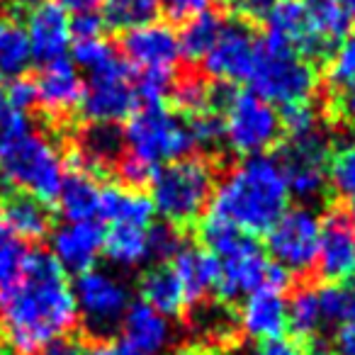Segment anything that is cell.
<instances>
[{
    "instance_id": "cell-31",
    "label": "cell",
    "mask_w": 355,
    "mask_h": 355,
    "mask_svg": "<svg viewBox=\"0 0 355 355\" xmlns=\"http://www.w3.org/2000/svg\"><path fill=\"white\" fill-rule=\"evenodd\" d=\"M103 20L112 30H137L151 25L161 15V0H100Z\"/></svg>"
},
{
    "instance_id": "cell-45",
    "label": "cell",
    "mask_w": 355,
    "mask_h": 355,
    "mask_svg": "<svg viewBox=\"0 0 355 355\" xmlns=\"http://www.w3.org/2000/svg\"><path fill=\"white\" fill-rule=\"evenodd\" d=\"M331 345H334V355H355V326H338L331 336Z\"/></svg>"
},
{
    "instance_id": "cell-34",
    "label": "cell",
    "mask_w": 355,
    "mask_h": 355,
    "mask_svg": "<svg viewBox=\"0 0 355 355\" xmlns=\"http://www.w3.org/2000/svg\"><path fill=\"white\" fill-rule=\"evenodd\" d=\"M27 248L17 236H12L3 222H0V292L15 285L20 277L22 266H25Z\"/></svg>"
},
{
    "instance_id": "cell-12",
    "label": "cell",
    "mask_w": 355,
    "mask_h": 355,
    "mask_svg": "<svg viewBox=\"0 0 355 355\" xmlns=\"http://www.w3.org/2000/svg\"><path fill=\"white\" fill-rule=\"evenodd\" d=\"M321 222L311 207H287L266 234V246L272 263L285 268L290 275L309 272L316 268Z\"/></svg>"
},
{
    "instance_id": "cell-11",
    "label": "cell",
    "mask_w": 355,
    "mask_h": 355,
    "mask_svg": "<svg viewBox=\"0 0 355 355\" xmlns=\"http://www.w3.org/2000/svg\"><path fill=\"white\" fill-rule=\"evenodd\" d=\"M137 107V76L127 61L114 59L107 69L88 76L80 100V114L88 124H119Z\"/></svg>"
},
{
    "instance_id": "cell-21",
    "label": "cell",
    "mask_w": 355,
    "mask_h": 355,
    "mask_svg": "<svg viewBox=\"0 0 355 355\" xmlns=\"http://www.w3.org/2000/svg\"><path fill=\"white\" fill-rule=\"evenodd\" d=\"M119 329L124 331V343L144 355H161L173 343V326L168 316L158 314L141 300L129 304Z\"/></svg>"
},
{
    "instance_id": "cell-10",
    "label": "cell",
    "mask_w": 355,
    "mask_h": 355,
    "mask_svg": "<svg viewBox=\"0 0 355 355\" xmlns=\"http://www.w3.org/2000/svg\"><path fill=\"white\" fill-rule=\"evenodd\" d=\"M275 161L285 175L290 195L306 202L324 198L329 190L331 144L319 129L300 137H285Z\"/></svg>"
},
{
    "instance_id": "cell-18",
    "label": "cell",
    "mask_w": 355,
    "mask_h": 355,
    "mask_svg": "<svg viewBox=\"0 0 355 355\" xmlns=\"http://www.w3.org/2000/svg\"><path fill=\"white\" fill-rule=\"evenodd\" d=\"M239 324H241L243 334L258 343L282 340V336L287 334L285 292L270 290V287H261V290L251 292L241 306Z\"/></svg>"
},
{
    "instance_id": "cell-28",
    "label": "cell",
    "mask_w": 355,
    "mask_h": 355,
    "mask_svg": "<svg viewBox=\"0 0 355 355\" xmlns=\"http://www.w3.org/2000/svg\"><path fill=\"white\" fill-rule=\"evenodd\" d=\"M146 229L129 227V224H112L103 239V251L107 261L119 268H137L144 261H148Z\"/></svg>"
},
{
    "instance_id": "cell-5",
    "label": "cell",
    "mask_w": 355,
    "mask_h": 355,
    "mask_svg": "<svg viewBox=\"0 0 355 355\" xmlns=\"http://www.w3.org/2000/svg\"><path fill=\"white\" fill-rule=\"evenodd\" d=\"M64 175L66 166L59 148L42 132L30 129L12 141L0 144V178L10 188L54 202Z\"/></svg>"
},
{
    "instance_id": "cell-17",
    "label": "cell",
    "mask_w": 355,
    "mask_h": 355,
    "mask_svg": "<svg viewBox=\"0 0 355 355\" xmlns=\"http://www.w3.org/2000/svg\"><path fill=\"white\" fill-rule=\"evenodd\" d=\"M105 229L100 222H64L51 232V256L56 258L64 272L90 270L98 261V253L103 251Z\"/></svg>"
},
{
    "instance_id": "cell-37",
    "label": "cell",
    "mask_w": 355,
    "mask_h": 355,
    "mask_svg": "<svg viewBox=\"0 0 355 355\" xmlns=\"http://www.w3.org/2000/svg\"><path fill=\"white\" fill-rule=\"evenodd\" d=\"M326 119L336 127L355 129V83L329 88L326 95Z\"/></svg>"
},
{
    "instance_id": "cell-23",
    "label": "cell",
    "mask_w": 355,
    "mask_h": 355,
    "mask_svg": "<svg viewBox=\"0 0 355 355\" xmlns=\"http://www.w3.org/2000/svg\"><path fill=\"white\" fill-rule=\"evenodd\" d=\"M153 202L141 190H129L124 185H105L100 188L98 217L110 224H129V227L146 229L153 224Z\"/></svg>"
},
{
    "instance_id": "cell-24",
    "label": "cell",
    "mask_w": 355,
    "mask_h": 355,
    "mask_svg": "<svg viewBox=\"0 0 355 355\" xmlns=\"http://www.w3.org/2000/svg\"><path fill=\"white\" fill-rule=\"evenodd\" d=\"M190 319L202 343L212 348H232L241 334L239 314L229 302L222 300H205L190 306Z\"/></svg>"
},
{
    "instance_id": "cell-35",
    "label": "cell",
    "mask_w": 355,
    "mask_h": 355,
    "mask_svg": "<svg viewBox=\"0 0 355 355\" xmlns=\"http://www.w3.org/2000/svg\"><path fill=\"white\" fill-rule=\"evenodd\" d=\"M355 83V35H348L326 59V85L338 88V85Z\"/></svg>"
},
{
    "instance_id": "cell-1",
    "label": "cell",
    "mask_w": 355,
    "mask_h": 355,
    "mask_svg": "<svg viewBox=\"0 0 355 355\" xmlns=\"http://www.w3.org/2000/svg\"><path fill=\"white\" fill-rule=\"evenodd\" d=\"M78 321L73 287L46 251H27L15 285L0 292V324L20 353H37Z\"/></svg>"
},
{
    "instance_id": "cell-6",
    "label": "cell",
    "mask_w": 355,
    "mask_h": 355,
    "mask_svg": "<svg viewBox=\"0 0 355 355\" xmlns=\"http://www.w3.org/2000/svg\"><path fill=\"white\" fill-rule=\"evenodd\" d=\"M122 132L127 153L153 168L198 151L188 119L168 105H139Z\"/></svg>"
},
{
    "instance_id": "cell-3",
    "label": "cell",
    "mask_w": 355,
    "mask_h": 355,
    "mask_svg": "<svg viewBox=\"0 0 355 355\" xmlns=\"http://www.w3.org/2000/svg\"><path fill=\"white\" fill-rule=\"evenodd\" d=\"M217 188V166L207 156H185L161 166L151 180L153 209L171 227L188 232L207 209Z\"/></svg>"
},
{
    "instance_id": "cell-44",
    "label": "cell",
    "mask_w": 355,
    "mask_h": 355,
    "mask_svg": "<svg viewBox=\"0 0 355 355\" xmlns=\"http://www.w3.org/2000/svg\"><path fill=\"white\" fill-rule=\"evenodd\" d=\"M42 355H83V340L71 334H64L59 338L49 340L42 348Z\"/></svg>"
},
{
    "instance_id": "cell-25",
    "label": "cell",
    "mask_w": 355,
    "mask_h": 355,
    "mask_svg": "<svg viewBox=\"0 0 355 355\" xmlns=\"http://www.w3.org/2000/svg\"><path fill=\"white\" fill-rule=\"evenodd\" d=\"M139 295H141L144 304H148L168 319L185 309L183 287H180V280L171 263H156V266L146 268L139 277Z\"/></svg>"
},
{
    "instance_id": "cell-33",
    "label": "cell",
    "mask_w": 355,
    "mask_h": 355,
    "mask_svg": "<svg viewBox=\"0 0 355 355\" xmlns=\"http://www.w3.org/2000/svg\"><path fill=\"white\" fill-rule=\"evenodd\" d=\"M71 56H73L76 69L88 71V76L107 69L114 59H119L114 46L107 44L103 37H95V40H73L71 42Z\"/></svg>"
},
{
    "instance_id": "cell-43",
    "label": "cell",
    "mask_w": 355,
    "mask_h": 355,
    "mask_svg": "<svg viewBox=\"0 0 355 355\" xmlns=\"http://www.w3.org/2000/svg\"><path fill=\"white\" fill-rule=\"evenodd\" d=\"M239 355H302L292 340H268V343H256L253 348L241 350Z\"/></svg>"
},
{
    "instance_id": "cell-14",
    "label": "cell",
    "mask_w": 355,
    "mask_h": 355,
    "mask_svg": "<svg viewBox=\"0 0 355 355\" xmlns=\"http://www.w3.org/2000/svg\"><path fill=\"white\" fill-rule=\"evenodd\" d=\"M32 80L37 88V105L49 122H69L71 114L80 110L85 83L73 61L56 59L42 64L37 78Z\"/></svg>"
},
{
    "instance_id": "cell-50",
    "label": "cell",
    "mask_w": 355,
    "mask_h": 355,
    "mask_svg": "<svg viewBox=\"0 0 355 355\" xmlns=\"http://www.w3.org/2000/svg\"><path fill=\"white\" fill-rule=\"evenodd\" d=\"M10 112V107H8V98H6V85H0V122L6 119V114Z\"/></svg>"
},
{
    "instance_id": "cell-20",
    "label": "cell",
    "mask_w": 355,
    "mask_h": 355,
    "mask_svg": "<svg viewBox=\"0 0 355 355\" xmlns=\"http://www.w3.org/2000/svg\"><path fill=\"white\" fill-rule=\"evenodd\" d=\"M180 287H183L185 306H195L209 300V292L217 290L219 263L209 251L198 246H183L171 261Z\"/></svg>"
},
{
    "instance_id": "cell-29",
    "label": "cell",
    "mask_w": 355,
    "mask_h": 355,
    "mask_svg": "<svg viewBox=\"0 0 355 355\" xmlns=\"http://www.w3.org/2000/svg\"><path fill=\"white\" fill-rule=\"evenodd\" d=\"M224 27V20L219 12L205 10L198 17L188 20L178 35V46H180V59H185L188 64H198L207 56V51L214 46L219 32Z\"/></svg>"
},
{
    "instance_id": "cell-46",
    "label": "cell",
    "mask_w": 355,
    "mask_h": 355,
    "mask_svg": "<svg viewBox=\"0 0 355 355\" xmlns=\"http://www.w3.org/2000/svg\"><path fill=\"white\" fill-rule=\"evenodd\" d=\"M117 353V343L110 338H90L83 340V355H114Z\"/></svg>"
},
{
    "instance_id": "cell-39",
    "label": "cell",
    "mask_w": 355,
    "mask_h": 355,
    "mask_svg": "<svg viewBox=\"0 0 355 355\" xmlns=\"http://www.w3.org/2000/svg\"><path fill=\"white\" fill-rule=\"evenodd\" d=\"M224 8L243 25H256L266 22L277 0H222Z\"/></svg>"
},
{
    "instance_id": "cell-41",
    "label": "cell",
    "mask_w": 355,
    "mask_h": 355,
    "mask_svg": "<svg viewBox=\"0 0 355 355\" xmlns=\"http://www.w3.org/2000/svg\"><path fill=\"white\" fill-rule=\"evenodd\" d=\"M103 30H105V20L95 10L76 12L71 17V37L73 40H95V37H103Z\"/></svg>"
},
{
    "instance_id": "cell-40",
    "label": "cell",
    "mask_w": 355,
    "mask_h": 355,
    "mask_svg": "<svg viewBox=\"0 0 355 355\" xmlns=\"http://www.w3.org/2000/svg\"><path fill=\"white\" fill-rule=\"evenodd\" d=\"M6 98H8V107L15 110V112L30 114L32 107H37V88L32 78H12L6 85Z\"/></svg>"
},
{
    "instance_id": "cell-47",
    "label": "cell",
    "mask_w": 355,
    "mask_h": 355,
    "mask_svg": "<svg viewBox=\"0 0 355 355\" xmlns=\"http://www.w3.org/2000/svg\"><path fill=\"white\" fill-rule=\"evenodd\" d=\"M345 287V311H343V324L355 326V282H343Z\"/></svg>"
},
{
    "instance_id": "cell-49",
    "label": "cell",
    "mask_w": 355,
    "mask_h": 355,
    "mask_svg": "<svg viewBox=\"0 0 355 355\" xmlns=\"http://www.w3.org/2000/svg\"><path fill=\"white\" fill-rule=\"evenodd\" d=\"M66 10H73V12H83V10H95L98 6V0H56Z\"/></svg>"
},
{
    "instance_id": "cell-9",
    "label": "cell",
    "mask_w": 355,
    "mask_h": 355,
    "mask_svg": "<svg viewBox=\"0 0 355 355\" xmlns=\"http://www.w3.org/2000/svg\"><path fill=\"white\" fill-rule=\"evenodd\" d=\"M73 297L78 319L83 321L90 338H110L122 326L132 304L127 285L117 275L98 268H90L76 277Z\"/></svg>"
},
{
    "instance_id": "cell-54",
    "label": "cell",
    "mask_w": 355,
    "mask_h": 355,
    "mask_svg": "<svg viewBox=\"0 0 355 355\" xmlns=\"http://www.w3.org/2000/svg\"><path fill=\"white\" fill-rule=\"evenodd\" d=\"M6 355H32V353H20V350H12V353H6Z\"/></svg>"
},
{
    "instance_id": "cell-51",
    "label": "cell",
    "mask_w": 355,
    "mask_h": 355,
    "mask_svg": "<svg viewBox=\"0 0 355 355\" xmlns=\"http://www.w3.org/2000/svg\"><path fill=\"white\" fill-rule=\"evenodd\" d=\"M114 355H144V353H139V350L132 348L129 343H117V353Z\"/></svg>"
},
{
    "instance_id": "cell-13",
    "label": "cell",
    "mask_w": 355,
    "mask_h": 355,
    "mask_svg": "<svg viewBox=\"0 0 355 355\" xmlns=\"http://www.w3.org/2000/svg\"><path fill=\"white\" fill-rule=\"evenodd\" d=\"M258 37L253 35L251 25L243 22H224L214 46L202 59L205 76L214 83H248V76L256 64Z\"/></svg>"
},
{
    "instance_id": "cell-38",
    "label": "cell",
    "mask_w": 355,
    "mask_h": 355,
    "mask_svg": "<svg viewBox=\"0 0 355 355\" xmlns=\"http://www.w3.org/2000/svg\"><path fill=\"white\" fill-rule=\"evenodd\" d=\"M277 112H280V124L285 137H300V134H309L314 129H319L316 127V110L311 105V100L282 105Z\"/></svg>"
},
{
    "instance_id": "cell-48",
    "label": "cell",
    "mask_w": 355,
    "mask_h": 355,
    "mask_svg": "<svg viewBox=\"0 0 355 355\" xmlns=\"http://www.w3.org/2000/svg\"><path fill=\"white\" fill-rule=\"evenodd\" d=\"M175 355H222V350L212 348V345H205V343H190L178 350Z\"/></svg>"
},
{
    "instance_id": "cell-15",
    "label": "cell",
    "mask_w": 355,
    "mask_h": 355,
    "mask_svg": "<svg viewBox=\"0 0 355 355\" xmlns=\"http://www.w3.org/2000/svg\"><path fill=\"white\" fill-rule=\"evenodd\" d=\"M316 272L324 282H345L355 272V222L343 209H331L321 224Z\"/></svg>"
},
{
    "instance_id": "cell-26",
    "label": "cell",
    "mask_w": 355,
    "mask_h": 355,
    "mask_svg": "<svg viewBox=\"0 0 355 355\" xmlns=\"http://www.w3.org/2000/svg\"><path fill=\"white\" fill-rule=\"evenodd\" d=\"M302 3H304L311 37L329 59L331 51L348 37L353 20L348 17L340 0H302Z\"/></svg>"
},
{
    "instance_id": "cell-42",
    "label": "cell",
    "mask_w": 355,
    "mask_h": 355,
    "mask_svg": "<svg viewBox=\"0 0 355 355\" xmlns=\"http://www.w3.org/2000/svg\"><path fill=\"white\" fill-rule=\"evenodd\" d=\"M212 0H161V6L166 8L168 17L175 22H188L198 17L200 12L209 10Z\"/></svg>"
},
{
    "instance_id": "cell-16",
    "label": "cell",
    "mask_w": 355,
    "mask_h": 355,
    "mask_svg": "<svg viewBox=\"0 0 355 355\" xmlns=\"http://www.w3.org/2000/svg\"><path fill=\"white\" fill-rule=\"evenodd\" d=\"M25 35L30 42L32 61L49 64L56 59H66V51L71 49V42H73L69 10L54 0L30 8L25 17Z\"/></svg>"
},
{
    "instance_id": "cell-8",
    "label": "cell",
    "mask_w": 355,
    "mask_h": 355,
    "mask_svg": "<svg viewBox=\"0 0 355 355\" xmlns=\"http://www.w3.org/2000/svg\"><path fill=\"white\" fill-rule=\"evenodd\" d=\"M219 263V277H217V300L234 304L239 297H248L251 292L261 290V287H270V290L285 292L292 282V275L266 258L263 248L258 241L246 234H239L224 251L217 256Z\"/></svg>"
},
{
    "instance_id": "cell-52",
    "label": "cell",
    "mask_w": 355,
    "mask_h": 355,
    "mask_svg": "<svg viewBox=\"0 0 355 355\" xmlns=\"http://www.w3.org/2000/svg\"><path fill=\"white\" fill-rule=\"evenodd\" d=\"M10 3L17 8H37V6H42V3H46V0H10Z\"/></svg>"
},
{
    "instance_id": "cell-32",
    "label": "cell",
    "mask_w": 355,
    "mask_h": 355,
    "mask_svg": "<svg viewBox=\"0 0 355 355\" xmlns=\"http://www.w3.org/2000/svg\"><path fill=\"white\" fill-rule=\"evenodd\" d=\"M329 185L336 198L355 205V129H350L348 139L336 151H331Z\"/></svg>"
},
{
    "instance_id": "cell-55",
    "label": "cell",
    "mask_w": 355,
    "mask_h": 355,
    "mask_svg": "<svg viewBox=\"0 0 355 355\" xmlns=\"http://www.w3.org/2000/svg\"><path fill=\"white\" fill-rule=\"evenodd\" d=\"M350 217H353V222H355V205H353V209H350Z\"/></svg>"
},
{
    "instance_id": "cell-53",
    "label": "cell",
    "mask_w": 355,
    "mask_h": 355,
    "mask_svg": "<svg viewBox=\"0 0 355 355\" xmlns=\"http://www.w3.org/2000/svg\"><path fill=\"white\" fill-rule=\"evenodd\" d=\"M343 3V8H345V12H348V17L355 22V0H340Z\"/></svg>"
},
{
    "instance_id": "cell-27",
    "label": "cell",
    "mask_w": 355,
    "mask_h": 355,
    "mask_svg": "<svg viewBox=\"0 0 355 355\" xmlns=\"http://www.w3.org/2000/svg\"><path fill=\"white\" fill-rule=\"evenodd\" d=\"M98 178L90 173L76 171V168H66L64 183L59 190V212L66 222H88V219L98 217V205H100V188L95 183Z\"/></svg>"
},
{
    "instance_id": "cell-36",
    "label": "cell",
    "mask_w": 355,
    "mask_h": 355,
    "mask_svg": "<svg viewBox=\"0 0 355 355\" xmlns=\"http://www.w3.org/2000/svg\"><path fill=\"white\" fill-rule=\"evenodd\" d=\"M183 236L185 234L180 229L171 227L168 222H153L146 229V241H148V258H153L156 263H168L173 261L180 248H183Z\"/></svg>"
},
{
    "instance_id": "cell-4",
    "label": "cell",
    "mask_w": 355,
    "mask_h": 355,
    "mask_svg": "<svg viewBox=\"0 0 355 355\" xmlns=\"http://www.w3.org/2000/svg\"><path fill=\"white\" fill-rule=\"evenodd\" d=\"M251 93L270 105H292L311 100L316 85V64L295 51L290 44L272 35L261 37L256 49V64L248 76Z\"/></svg>"
},
{
    "instance_id": "cell-2",
    "label": "cell",
    "mask_w": 355,
    "mask_h": 355,
    "mask_svg": "<svg viewBox=\"0 0 355 355\" xmlns=\"http://www.w3.org/2000/svg\"><path fill=\"white\" fill-rule=\"evenodd\" d=\"M290 207V190L275 158L251 156L214 188L212 209L246 236L268 234Z\"/></svg>"
},
{
    "instance_id": "cell-30",
    "label": "cell",
    "mask_w": 355,
    "mask_h": 355,
    "mask_svg": "<svg viewBox=\"0 0 355 355\" xmlns=\"http://www.w3.org/2000/svg\"><path fill=\"white\" fill-rule=\"evenodd\" d=\"M32 64L25 27L15 17H0V80L20 78Z\"/></svg>"
},
{
    "instance_id": "cell-7",
    "label": "cell",
    "mask_w": 355,
    "mask_h": 355,
    "mask_svg": "<svg viewBox=\"0 0 355 355\" xmlns=\"http://www.w3.org/2000/svg\"><path fill=\"white\" fill-rule=\"evenodd\" d=\"M219 114L224 122V144L236 156H263L282 134L280 112L251 90H236L219 83Z\"/></svg>"
},
{
    "instance_id": "cell-22",
    "label": "cell",
    "mask_w": 355,
    "mask_h": 355,
    "mask_svg": "<svg viewBox=\"0 0 355 355\" xmlns=\"http://www.w3.org/2000/svg\"><path fill=\"white\" fill-rule=\"evenodd\" d=\"M324 329L326 324L321 316L316 287L300 285L287 300V331L292 334V343L302 350V355L314 353Z\"/></svg>"
},
{
    "instance_id": "cell-19",
    "label": "cell",
    "mask_w": 355,
    "mask_h": 355,
    "mask_svg": "<svg viewBox=\"0 0 355 355\" xmlns=\"http://www.w3.org/2000/svg\"><path fill=\"white\" fill-rule=\"evenodd\" d=\"M0 222L20 241H42L54 232L49 202L20 190H10L0 198Z\"/></svg>"
}]
</instances>
